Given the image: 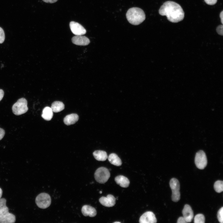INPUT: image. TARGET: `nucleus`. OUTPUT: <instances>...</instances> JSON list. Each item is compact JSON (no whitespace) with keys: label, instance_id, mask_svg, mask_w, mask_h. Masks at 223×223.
I'll return each instance as SVG.
<instances>
[{"label":"nucleus","instance_id":"11","mask_svg":"<svg viewBox=\"0 0 223 223\" xmlns=\"http://www.w3.org/2000/svg\"><path fill=\"white\" fill-rule=\"evenodd\" d=\"M100 203L103 205L108 207L113 206L116 203V198L112 195H108L106 197L102 196L99 199Z\"/></svg>","mask_w":223,"mask_h":223},{"label":"nucleus","instance_id":"20","mask_svg":"<svg viewBox=\"0 0 223 223\" xmlns=\"http://www.w3.org/2000/svg\"><path fill=\"white\" fill-rule=\"evenodd\" d=\"M51 108L53 112H58L62 111L64 108V105L61 102L56 101L52 103Z\"/></svg>","mask_w":223,"mask_h":223},{"label":"nucleus","instance_id":"33","mask_svg":"<svg viewBox=\"0 0 223 223\" xmlns=\"http://www.w3.org/2000/svg\"><path fill=\"white\" fill-rule=\"evenodd\" d=\"M117 222H118V223H120V222H115L114 223H117Z\"/></svg>","mask_w":223,"mask_h":223},{"label":"nucleus","instance_id":"16","mask_svg":"<svg viewBox=\"0 0 223 223\" xmlns=\"http://www.w3.org/2000/svg\"><path fill=\"white\" fill-rule=\"evenodd\" d=\"M78 119V116L76 114L73 113L66 116L64 118L63 121L65 124L69 125L74 124Z\"/></svg>","mask_w":223,"mask_h":223},{"label":"nucleus","instance_id":"6","mask_svg":"<svg viewBox=\"0 0 223 223\" xmlns=\"http://www.w3.org/2000/svg\"><path fill=\"white\" fill-rule=\"evenodd\" d=\"M169 186L172 190V199L174 202H177L180 199L179 182L177 179L172 178L169 181Z\"/></svg>","mask_w":223,"mask_h":223},{"label":"nucleus","instance_id":"4","mask_svg":"<svg viewBox=\"0 0 223 223\" xmlns=\"http://www.w3.org/2000/svg\"><path fill=\"white\" fill-rule=\"evenodd\" d=\"M28 110L27 101L24 98L19 99L12 107L13 113L17 116L25 113Z\"/></svg>","mask_w":223,"mask_h":223},{"label":"nucleus","instance_id":"8","mask_svg":"<svg viewBox=\"0 0 223 223\" xmlns=\"http://www.w3.org/2000/svg\"><path fill=\"white\" fill-rule=\"evenodd\" d=\"M195 162L196 167L199 169H203L206 167L207 164V160L204 151L200 150L196 153Z\"/></svg>","mask_w":223,"mask_h":223},{"label":"nucleus","instance_id":"14","mask_svg":"<svg viewBox=\"0 0 223 223\" xmlns=\"http://www.w3.org/2000/svg\"><path fill=\"white\" fill-rule=\"evenodd\" d=\"M81 212L83 215L85 216H89L91 217L95 216L97 212L95 209L89 205H84L81 208Z\"/></svg>","mask_w":223,"mask_h":223},{"label":"nucleus","instance_id":"17","mask_svg":"<svg viewBox=\"0 0 223 223\" xmlns=\"http://www.w3.org/2000/svg\"><path fill=\"white\" fill-rule=\"evenodd\" d=\"M108 160L112 164L115 166H119L122 165V162L120 158L115 153L110 154L108 157Z\"/></svg>","mask_w":223,"mask_h":223},{"label":"nucleus","instance_id":"27","mask_svg":"<svg viewBox=\"0 0 223 223\" xmlns=\"http://www.w3.org/2000/svg\"><path fill=\"white\" fill-rule=\"evenodd\" d=\"M177 223H187L185 219L183 216L179 217L177 219Z\"/></svg>","mask_w":223,"mask_h":223},{"label":"nucleus","instance_id":"30","mask_svg":"<svg viewBox=\"0 0 223 223\" xmlns=\"http://www.w3.org/2000/svg\"><path fill=\"white\" fill-rule=\"evenodd\" d=\"M4 95V92L3 90L0 89V101L2 99Z\"/></svg>","mask_w":223,"mask_h":223},{"label":"nucleus","instance_id":"22","mask_svg":"<svg viewBox=\"0 0 223 223\" xmlns=\"http://www.w3.org/2000/svg\"><path fill=\"white\" fill-rule=\"evenodd\" d=\"M205 218L204 215L202 214H198L196 215L194 218L195 223H204Z\"/></svg>","mask_w":223,"mask_h":223},{"label":"nucleus","instance_id":"5","mask_svg":"<svg viewBox=\"0 0 223 223\" xmlns=\"http://www.w3.org/2000/svg\"><path fill=\"white\" fill-rule=\"evenodd\" d=\"M110 176L109 170L106 167H102L98 168L94 174L96 181L98 182L103 184L106 183Z\"/></svg>","mask_w":223,"mask_h":223},{"label":"nucleus","instance_id":"18","mask_svg":"<svg viewBox=\"0 0 223 223\" xmlns=\"http://www.w3.org/2000/svg\"><path fill=\"white\" fill-rule=\"evenodd\" d=\"M93 155L96 160L99 161H104L108 158L106 152L102 150H97L93 153Z\"/></svg>","mask_w":223,"mask_h":223},{"label":"nucleus","instance_id":"7","mask_svg":"<svg viewBox=\"0 0 223 223\" xmlns=\"http://www.w3.org/2000/svg\"><path fill=\"white\" fill-rule=\"evenodd\" d=\"M35 202L37 206L42 209H45L50 205L51 199L50 195L43 193L39 194L36 197Z\"/></svg>","mask_w":223,"mask_h":223},{"label":"nucleus","instance_id":"19","mask_svg":"<svg viewBox=\"0 0 223 223\" xmlns=\"http://www.w3.org/2000/svg\"><path fill=\"white\" fill-rule=\"evenodd\" d=\"M53 116V112L51 107H45L43 110L42 117L46 120H50Z\"/></svg>","mask_w":223,"mask_h":223},{"label":"nucleus","instance_id":"2","mask_svg":"<svg viewBox=\"0 0 223 223\" xmlns=\"http://www.w3.org/2000/svg\"><path fill=\"white\" fill-rule=\"evenodd\" d=\"M126 16L129 22L134 25L140 24L146 18L145 14L143 10L137 7L129 9L126 14Z\"/></svg>","mask_w":223,"mask_h":223},{"label":"nucleus","instance_id":"1","mask_svg":"<svg viewBox=\"0 0 223 223\" xmlns=\"http://www.w3.org/2000/svg\"><path fill=\"white\" fill-rule=\"evenodd\" d=\"M159 12L161 15L166 16L168 20L173 23L181 21L184 17V12L181 7L172 1L164 2L159 9Z\"/></svg>","mask_w":223,"mask_h":223},{"label":"nucleus","instance_id":"23","mask_svg":"<svg viewBox=\"0 0 223 223\" xmlns=\"http://www.w3.org/2000/svg\"><path fill=\"white\" fill-rule=\"evenodd\" d=\"M217 218L219 221L221 223L223 222V207H222L218 211Z\"/></svg>","mask_w":223,"mask_h":223},{"label":"nucleus","instance_id":"29","mask_svg":"<svg viewBox=\"0 0 223 223\" xmlns=\"http://www.w3.org/2000/svg\"><path fill=\"white\" fill-rule=\"evenodd\" d=\"M43 2L47 3H52L56 2L58 0H42Z\"/></svg>","mask_w":223,"mask_h":223},{"label":"nucleus","instance_id":"32","mask_svg":"<svg viewBox=\"0 0 223 223\" xmlns=\"http://www.w3.org/2000/svg\"><path fill=\"white\" fill-rule=\"evenodd\" d=\"M2 194V189L0 188V199L1 198Z\"/></svg>","mask_w":223,"mask_h":223},{"label":"nucleus","instance_id":"24","mask_svg":"<svg viewBox=\"0 0 223 223\" xmlns=\"http://www.w3.org/2000/svg\"><path fill=\"white\" fill-rule=\"evenodd\" d=\"M5 39V35L3 29L0 27V44L3 42Z\"/></svg>","mask_w":223,"mask_h":223},{"label":"nucleus","instance_id":"3","mask_svg":"<svg viewBox=\"0 0 223 223\" xmlns=\"http://www.w3.org/2000/svg\"><path fill=\"white\" fill-rule=\"evenodd\" d=\"M6 200L4 198L0 199V223H13L15 222V216L9 212V208L6 206Z\"/></svg>","mask_w":223,"mask_h":223},{"label":"nucleus","instance_id":"26","mask_svg":"<svg viewBox=\"0 0 223 223\" xmlns=\"http://www.w3.org/2000/svg\"><path fill=\"white\" fill-rule=\"evenodd\" d=\"M205 2L209 5L215 4L217 2V0H204Z\"/></svg>","mask_w":223,"mask_h":223},{"label":"nucleus","instance_id":"25","mask_svg":"<svg viewBox=\"0 0 223 223\" xmlns=\"http://www.w3.org/2000/svg\"><path fill=\"white\" fill-rule=\"evenodd\" d=\"M223 25H221L218 26L216 28V30L217 33L219 35H223Z\"/></svg>","mask_w":223,"mask_h":223},{"label":"nucleus","instance_id":"21","mask_svg":"<svg viewBox=\"0 0 223 223\" xmlns=\"http://www.w3.org/2000/svg\"><path fill=\"white\" fill-rule=\"evenodd\" d=\"M214 188L215 191L220 193L223 190V182L222 181L217 180L214 184Z\"/></svg>","mask_w":223,"mask_h":223},{"label":"nucleus","instance_id":"13","mask_svg":"<svg viewBox=\"0 0 223 223\" xmlns=\"http://www.w3.org/2000/svg\"><path fill=\"white\" fill-rule=\"evenodd\" d=\"M72 41L73 44L79 46H86L90 43L89 39L82 35H76L73 37Z\"/></svg>","mask_w":223,"mask_h":223},{"label":"nucleus","instance_id":"10","mask_svg":"<svg viewBox=\"0 0 223 223\" xmlns=\"http://www.w3.org/2000/svg\"><path fill=\"white\" fill-rule=\"evenodd\" d=\"M157 219L155 214L151 211H147L144 213L140 217V223H155Z\"/></svg>","mask_w":223,"mask_h":223},{"label":"nucleus","instance_id":"12","mask_svg":"<svg viewBox=\"0 0 223 223\" xmlns=\"http://www.w3.org/2000/svg\"><path fill=\"white\" fill-rule=\"evenodd\" d=\"M183 217L187 223L190 222L193 218L194 213L191 207L188 204L184 206L182 211Z\"/></svg>","mask_w":223,"mask_h":223},{"label":"nucleus","instance_id":"15","mask_svg":"<svg viewBox=\"0 0 223 223\" xmlns=\"http://www.w3.org/2000/svg\"><path fill=\"white\" fill-rule=\"evenodd\" d=\"M115 181L117 184L123 188L128 187L130 181L128 179L123 175H118L115 177Z\"/></svg>","mask_w":223,"mask_h":223},{"label":"nucleus","instance_id":"9","mask_svg":"<svg viewBox=\"0 0 223 223\" xmlns=\"http://www.w3.org/2000/svg\"><path fill=\"white\" fill-rule=\"evenodd\" d=\"M69 26L72 32L76 35H82L86 33L85 29L77 22L71 21L70 23Z\"/></svg>","mask_w":223,"mask_h":223},{"label":"nucleus","instance_id":"28","mask_svg":"<svg viewBox=\"0 0 223 223\" xmlns=\"http://www.w3.org/2000/svg\"><path fill=\"white\" fill-rule=\"evenodd\" d=\"M5 134V131L4 130L0 128V140L3 138Z\"/></svg>","mask_w":223,"mask_h":223},{"label":"nucleus","instance_id":"31","mask_svg":"<svg viewBox=\"0 0 223 223\" xmlns=\"http://www.w3.org/2000/svg\"><path fill=\"white\" fill-rule=\"evenodd\" d=\"M220 17L221 19V22L222 24H223V11H222L220 13Z\"/></svg>","mask_w":223,"mask_h":223}]
</instances>
